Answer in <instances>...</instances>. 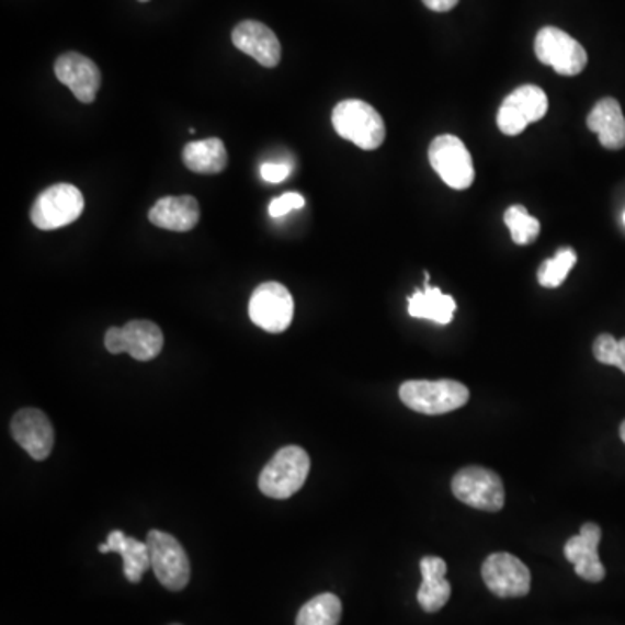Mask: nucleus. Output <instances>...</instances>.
<instances>
[{
  "mask_svg": "<svg viewBox=\"0 0 625 625\" xmlns=\"http://www.w3.org/2000/svg\"><path fill=\"white\" fill-rule=\"evenodd\" d=\"M452 492L464 504L497 513L504 508V484L497 473L487 467L467 466L452 478Z\"/></svg>",
  "mask_w": 625,
  "mask_h": 625,
  "instance_id": "obj_4",
  "label": "nucleus"
},
{
  "mask_svg": "<svg viewBox=\"0 0 625 625\" xmlns=\"http://www.w3.org/2000/svg\"><path fill=\"white\" fill-rule=\"evenodd\" d=\"M504 223L511 231V238L518 246H530L541 234V223L523 205H513L504 214Z\"/></svg>",
  "mask_w": 625,
  "mask_h": 625,
  "instance_id": "obj_24",
  "label": "nucleus"
},
{
  "mask_svg": "<svg viewBox=\"0 0 625 625\" xmlns=\"http://www.w3.org/2000/svg\"><path fill=\"white\" fill-rule=\"evenodd\" d=\"M422 583L417 592L421 609L428 613L440 612L451 600V582L446 580V562L436 556L421 559Z\"/></svg>",
  "mask_w": 625,
  "mask_h": 625,
  "instance_id": "obj_19",
  "label": "nucleus"
},
{
  "mask_svg": "<svg viewBox=\"0 0 625 625\" xmlns=\"http://www.w3.org/2000/svg\"><path fill=\"white\" fill-rule=\"evenodd\" d=\"M309 455L300 446L280 448L259 476V490L271 499H288L299 492L309 473Z\"/></svg>",
  "mask_w": 625,
  "mask_h": 625,
  "instance_id": "obj_3",
  "label": "nucleus"
},
{
  "mask_svg": "<svg viewBox=\"0 0 625 625\" xmlns=\"http://www.w3.org/2000/svg\"><path fill=\"white\" fill-rule=\"evenodd\" d=\"M259 172L266 183L279 184L291 175L292 166L287 162H266L261 166Z\"/></svg>",
  "mask_w": 625,
  "mask_h": 625,
  "instance_id": "obj_28",
  "label": "nucleus"
},
{
  "mask_svg": "<svg viewBox=\"0 0 625 625\" xmlns=\"http://www.w3.org/2000/svg\"><path fill=\"white\" fill-rule=\"evenodd\" d=\"M549 109L546 92L537 86H521L500 104L497 125L505 136H518L530 124L541 121Z\"/></svg>",
  "mask_w": 625,
  "mask_h": 625,
  "instance_id": "obj_11",
  "label": "nucleus"
},
{
  "mask_svg": "<svg viewBox=\"0 0 625 625\" xmlns=\"http://www.w3.org/2000/svg\"><path fill=\"white\" fill-rule=\"evenodd\" d=\"M100 553H118L124 559V576L129 582L138 583L143 573L151 568L150 549L146 542L138 538L125 537L121 530H113L106 542L101 544Z\"/></svg>",
  "mask_w": 625,
  "mask_h": 625,
  "instance_id": "obj_20",
  "label": "nucleus"
},
{
  "mask_svg": "<svg viewBox=\"0 0 625 625\" xmlns=\"http://www.w3.org/2000/svg\"><path fill=\"white\" fill-rule=\"evenodd\" d=\"M183 162L196 174H219L228 166V151L219 138L192 141L184 146Z\"/></svg>",
  "mask_w": 625,
  "mask_h": 625,
  "instance_id": "obj_22",
  "label": "nucleus"
},
{
  "mask_svg": "<svg viewBox=\"0 0 625 625\" xmlns=\"http://www.w3.org/2000/svg\"><path fill=\"white\" fill-rule=\"evenodd\" d=\"M455 309L457 305L454 297L445 296L440 288L431 287L428 273H425L424 288L413 292L409 297L410 317L431 320L440 326L451 323Z\"/></svg>",
  "mask_w": 625,
  "mask_h": 625,
  "instance_id": "obj_21",
  "label": "nucleus"
},
{
  "mask_svg": "<svg viewBox=\"0 0 625 625\" xmlns=\"http://www.w3.org/2000/svg\"><path fill=\"white\" fill-rule=\"evenodd\" d=\"M400 400L425 416L454 412L469 401V389L452 379L407 380L400 386Z\"/></svg>",
  "mask_w": 625,
  "mask_h": 625,
  "instance_id": "obj_2",
  "label": "nucleus"
},
{
  "mask_svg": "<svg viewBox=\"0 0 625 625\" xmlns=\"http://www.w3.org/2000/svg\"><path fill=\"white\" fill-rule=\"evenodd\" d=\"M621 438H622V442L625 443V421L622 422V424H621Z\"/></svg>",
  "mask_w": 625,
  "mask_h": 625,
  "instance_id": "obj_30",
  "label": "nucleus"
},
{
  "mask_svg": "<svg viewBox=\"0 0 625 625\" xmlns=\"http://www.w3.org/2000/svg\"><path fill=\"white\" fill-rule=\"evenodd\" d=\"M422 4L434 13H446L458 4V0H422Z\"/></svg>",
  "mask_w": 625,
  "mask_h": 625,
  "instance_id": "obj_29",
  "label": "nucleus"
},
{
  "mask_svg": "<svg viewBox=\"0 0 625 625\" xmlns=\"http://www.w3.org/2000/svg\"><path fill=\"white\" fill-rule=\"evenodd\" d=\"M104 346L112 354L129 353L138 362H150L162 351L163 333L154 321H127L122 329L112 327L106 330Z\"/></svg>",
  "mask_w": 625,
  "mask_h": 625,
  "instance_id": "obj_9",
  "label": "nucleus"
},
{
  "mask_svg": "<svg viewBox=\"0 0 625 625\" xmlns=\"http://www.w3.org/2000/svg\"><path fill=\"white\" fill-rule=\"evenodd\" d=\"M146 544L150 549L155 577L169 591H181L190 582V559L178 538L171 534L150 530Z\"/></svg>",
  "mask_w": 625,
  "mask_h": 625,
  "instance_id": "obj_6",
  "label": "nucleus"
},
{
  "mask_svg": "<svg viewBox=\"0 0 625 625\" xmlns=\"http://www.w3.org/2000/svg\"><path fill=\"white\" fill-rule=\"evenodd\" d=\"M601 542V529L596 523H586L580 534L568 538L565 556L576 567V573L588 582H601L606 576L603 562L598 555Z\"/></svg>",
  "mask_w": 625,
  "mask_h": 625,
  "instance_id": "obj_16",
  "label": "nucleus"
},
{
  "mask_svg": "<svg viewBox=\"0 0 625 625\" xmlns=\"http://www.w3.org/2000/svg\"><path fill=\"white\" fill-rule=\"evenodd\" d=\"M332 125L342 139L362 150H377L386 139V125L379 112L362 100H344L336 104Z\"/></svg>",
  "mask_w": 625,
  "mask_h": 625,
  "instance_id": "obj_1",
  "label": "nucleus"
},
{
  "mask_svg": "<svg viewBox=\"0 0 625 625\" xmlns=\"http://www.w3.org/2000/svg\"><path fill=\"white\" fill-rule=\"evenodd\" d=\"M148 217L159 228L186 234L201 221V205L192 195L166 196L151 207Z\"/></svg>",
  "mask_w": 625,
  "mask_h": 625,
  "instance_id": "obj_17",
  "label": "nucleus"
},
{
  "mask_svg": "<svg viewBox=\"0 0 625 625\" xmlns=\"http://www.w3.org/2000/svg\"><path fill=\"white\" fill-rule=\"evenodd\" d=\"M342 603L336 594H320L309 600L297 613L296 625H339Z\"/></svg>",
  "mask_w": 625,
  "mask_h": 625,
  "instance_id": "obj_23",
  "label": "nucleus"
},
{
  "mask_svg": "<svg viewBox=\"0 0 625 625\" xmlns=\"http://www.w3.org/2000/svg\"><path fill=\"white\" fill-rule=\"evenodd\" d=\"M234 46L264 68H275L282 59V46L273 30L264 23L247 20L238 23L231 34Z\"/></svg>",
  "mask_w": 625,
  "mask_h": 625,
  "instance_id": "obj_15",
  "label": "nucleus"
},
{
  "mask_svg": "<svg viewBox=\"0 0 625 625\" xmlns=\"http://www.w3.org/2000/svg\"><path fill=\"white\" fill-rule=\"evenodd\" d=\"M305 198L303 195L296 192L284 193V195L279 196L275 201H271L270 216L271 217H284L287 216L292 211H297V208L305 207Z\"/></svg>",
  "mask_w": 625,
  "mask_h": 625,
  "instance_id": "obj_27",
  "label": "nucleus"
},
{
  "mask_svg": "<svg viewBox=\"0 0 625 625\" xmlns=\"http://www.w3.org/2000/svg\"><path fill=\"white\" fill-rule=\"evenodd\" d=\"M481 576L490 592L499 598L526 596L532 586L529 567L509 553L488 556L481 567Z\"/></svg>",
  "mask_w": 625,
  "mask_h": 625,
  "instance_id": "obj_12",
  "label": "nucleus"
},
{
  "mask_svg": "<svg viewBox=\"0 0 625 625\" xmlns=\"http://www.w3.org/2000/svg\"><path fill=\"white\" fill-rule=\"evenodd\" d=\"M588 127L600 136L606 150L617 151L625 146V117L621 103L613 98H603L588 115Z\"/></svg>",
  "mask_w": 625,
  "mask_h": 625,
  "instance_id": "obj_18",
  "label": "nucleus"
},
{
  "mask_svg": "<svg viewBox=\"0 0 625 625\" xmlns=\"http://www.w3.org/2000/svg\"><path fill=\"white\" fill-rule=\"evenodd\" d=\"M249 317L259 329L270 333L285 332L294 318V299L279 282L259 285L249 303Z\"/></svg>",
  "mask_w": 625,
  "mask_h": 625,
  "instance_id": "obj_10",
  "label": "nucleus"
},
{
  "mask_svg": "<svg viewBox=\"0 0 625 625\" xmlns=\"http://www.w3.org/2000/svg\"><path fill=\"white\" fill-rule=\"evenodd\" d=\"M624 225H625V213H624Z\"/></svg>",
  "mask_w": 625,
  "mask_h": 625,
  "instance_id": "obj_32",
  "label": "nucleus"
},
{
  "mask_svg": "<svg viewBox=\"0 0 625 625\" xmlns=\"http://www.w3.org/2000/svg\"><path fill=\"white\" fill-rule=\"evenodd\" d=\"M592 353L598 362L621 368L625 374V338L617 341L610 333H601L600 338L594 341Z\"/></svg>",
  "mask_w": 625,
  "mask_h": 625,
  "instance_id": "obj_26",
  "label": "nucleus"
},
{
  "mask_svg": "<svg viewBox=\"0 0 625 625\" xmlns=\"http://www.w3.org/2000/svg\"><path fill=\"white\" fill-rule=\"evenodd\" d=\"M11 433L21 448L35 461L49 457L55 445V431L49 417L38 409H23L13 417Z\"/></svg>",
  "mask_w": 625,
  "mask_h": 625,
  "instance_id": "obj_14",
  "label": "nucleus"
},
{
  "mask_svg": "<svg viewBox=\"0 0 625 625\" xmlns=\"http://www.w3.org/2000/svg\"><path fill=\"white\" fill-rule=\"evenodd\" d=\"M577 254L571 249L558 250V254L553 259H547L538 270V284L546 288H556L567 280L571 268L576 266Z\"/></svg>",
  "mask_w": 625,
  "mask_h": 625,
  "instance_id": "obj_25",
  "label": "nucleus"
},
{
  "mask_svg": "<svg viewBox=\"0 0 625 625\" xmlns=\"http://www.w3.org/2000/svg\"><path fill=\"white\" fill-rule=\"evenodd\" d=\"M428 157H430L431 167L442 178L443 183L454 190H467L475 181L471 154L467 151L466 145L457 136L443 134L434 138Z\"/></svg>",
  "mask_w": 625,
  "mask_h": 625,
  "instance_id": "obj_8",
  "label": "nucleus"
},
{
  "mask_svg": "<svg viewBox=\"0 0 625 625\" xmlns=\"http://www.w3.org/2000/svg\"><path fill=\"white\" fill-rule=\"evenodd\" d=\"M83 211V196L73 184L59 183L47 188L35 198L30 219L38 229L63 228L79 219Z\"/></svg>",
  "mask_w": 625,
  "mask_h": 625,
  "instance_id": "obj_5",
  "label": "nucleus"
},
{
  "mask_svg": "<svg viewBox=\"0 0 625 625\" xmlns=\"http://www.w3.org/2000/svg\"><path fill=\"white\" fill-rule=\"evenodd\" d=\"M139 2H148V0H139Z\"/></svg>",
  "mask_w": 625,
  "mask_h": 625,
  "instance_id": "obj_31",
  "label": "nucleus"
},
{
  "mask_svg": "<svg viewBox=\"0 0 625 625\" xmlns=\"http://www.w3.org/2000/svg\"><path fill=\"white\" fill-rule=\"evenodd\" d=\"M534 47L538 61L555 68L559 76H579L588 65L582 44L556 26H544L535 37Z\"/></svg>",
  "mask_w": 625,
  "mask_h": 625,
  "instance_id": "obj_7",
  "label": "nucleus"
},
{
  "mask_svg": "<svg viewBox=\"0 0 625 625\" xmlns=\"http://www.w3.org/2000/svg\"><path fill=\"white\" fill-rule=\"evenodd\" d=\"M56 79L65 83L80 103H92L101 88L96 63L80 53H65L55 63Z\"/></svg>",
  "mask_w": 625,
  "mask_h": 625,
  "instance_id": "obj_13",
  "label": "nucleus"
}]
</instances>
